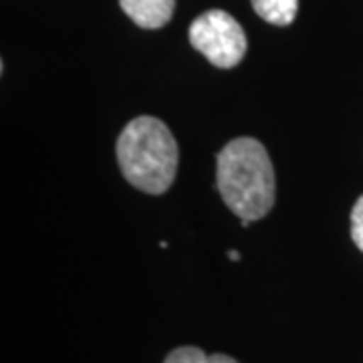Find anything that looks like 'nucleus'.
I'll return each mask as SVG.
<instances>
[{
  "label": "nucleus",
  "instance_id": "1",
  "mask_svg": "<svg viewBox=\"0 0 363 363\" xmlns=\"http://www.w3.org/2000/svg\"><path fill=\"white\" fill-rule=\"evenodd\" d=\"M216 188L240 220L264 218L274 204V169L264 145L236 138L216 156Z\"/></svg>",
  "mask_w": 363,
  "mask_h": 363
},
{
  "label": "nucleus",
  "instance_id": "2",
  "mask_svg": "<svg viewBox=\"0 0 363 363\" xmlns=\"http://www.w3.org/2000/svg\"><path fill=\"white\" fill-rule=\"evenodd\" d=\"M117 164L133 188L164 194L176 178L178 143L157 117H135L117 138Z\"/></svg>",
  "mask_w": 363,
  "mask_h": 363
},
{
  "label": "nucleus",
  "instance_id": "3",
  "mask_svg": "<svg viewBox=\"0 0 363 363\" xmlns=\"http://www.w3.org/2000/svg\"><path fill=\"white\" fill-rule=\"evenodd\" d=\"M190 43L218 69L236 67L247 52V35L238 21L224 11H208L190 25Z\"/></svg>",
  "mask_w": 363,
  "mask_h": 363
},
{
  "label": "nucleus",
  "instance_id": "4",
  "mask_svg": "<svg viewBox=\"0 0 363 363\" xmlns=\"http://www.w3.org/2000/svg\"><path fill=\"white\" fill-rule=\"evenodd\" d=\"M123 13L142 28H162L168 25L176 0H119Z\"/></svg>",
  "mask_w": 363,
  "mask_h": 363
},
{
  "label": "nucleus",
  "instance_id": "5",
  "mask_svg": "<svg viewBox=\"0 0 363 363\" xmlns=\"http://www.w3.org/2000/svg\"><path fill=\"white\" fill-rule=\"evenodd\" d=\"M255 13L262 21L277 26H286L295 21L298 11V0H250Z\"/></svg>",
  "mask_w": 363,
  "mask_h": 363
},
{
  "label": "nucleus",
  "instance_id": "6",
  "mask_svg": "<svg viewBox=\"0 0 363 363\" xmlns=\"http://www.w3.org/2000/svg\"><path fill=\"white\" fill-rule=\"evenodd\" d=\"M164 363H238L230 355L224 353H212L208 355L200 347L194 345H184V347H176L166 355Z\"/></svg>",
  "mask_w": 363,
  "mask_h": 363
},
{
  "label": "nucleus",
  "instance_id": "7",
  "mask_svg": "<svg viewBox=\"0 0 363 363\" xmlns=\"http://www.w3.org/2000/svg\"><path fill=\"white\" fill-rule=\"evenodd\" d=\"M351 238L355 247L363 252V196L351 210Z\"/></svg>",
  "mask_w": 363,
  "mask_h": 363
},
{
  "label": "nucleus",
  "instance_id": "8",
  "mask_svg": "<svg viewBox=\"0 0 363 363\" xmlns=\"http://www.w3.org/2000/svg\"><path fill=\"white\" fill-rule=\"evenodd\" d=\"M228 259L230 260H240V255L236 250H228Z\"/></svg>",
  "mask_w": 363,
  "mask_h": 363
}]
</instances>
